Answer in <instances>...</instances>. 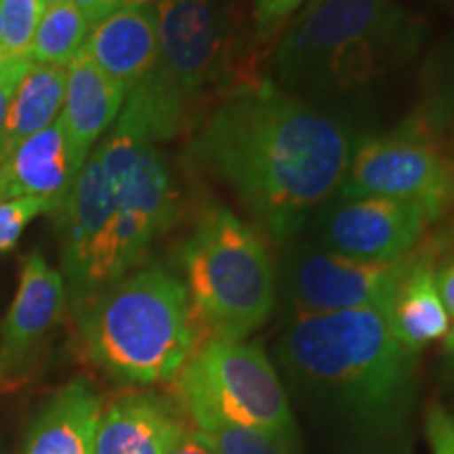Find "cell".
I'll list each match as a JSON object with an SVG mask.
<instances>
[{"label":"cell","instance_id":"obj_25","mask_svg":"<svg viewBox=\"0 0 454 454\" xmlns=\"http://www.w3.org/2000/svg\"><path fill=\"white\" fill-rule=\"evenodd\" d=\"M44 213H55V207L38 198L0 202V253L11 251L24 234L26 225Z\"/></svg>","mask_w":454,"mask_h":454},{"label":"cell","instance_id":"obj_20","mask_svg":"<svg viewBox=\"0 0 454 454\" xmlns=\"http://www.w3.org/2000/svg\"><path fill=\"white\" fill-rule=\"evenodd\" d=\"M66 76L67 67L32 61L9 106L3 141H0V162L17 145L51 127L59 118L66 99Z\"/></svg>","mask_w":454,"mask_h":454},{"label":"cell","instance_id":"obj_10","mask_svg":"<svg viewBox=\"0 0 454 454\" xmlns=\"http://www.w3.org/2000/svg\"><path fill=\"white\" fill-rule=\"evenodd\" d=\"M55 215L59 219L64 282L67 280L74 303H84L133 271L118 236L116 198L95 150Z\"/></svg>","mask_w":454,"mask_h":454},{"label":"cell","instance_id":"obj_32","mask_svg":"<svg viewBox=\"0 0 454 454\" xmlns=\"http://www.w3.org/2000/svg\"><path fill=\"white\" fill-rule=\"evenodd\" d=\"M444 348H446L448 354L454 357V320L450 322V328H448V333L444 337Z\"/></svg>","mask_w":454,"mask_h":454},{"label":"cell","instance_id":"obj_19","mask_svg":"<svg viewBox=\"0 0 454 454\" xmlns=\"http://www.w3.org/2000/svg\"><path fill=\"white\" fill-rule=\"evenodd\" d=\"M385 317L391 334L414 354L446 337L452 317L440 297L429 253L419 259L397 286Z\"/></svg>","mask_w":454,"mask_h":454},{"label":"cell","instance_id":"obj_26","mask_svg":"<svg viewBox=\"0 0 454 454\" xmlns=\"http://www.w3.org/2000/svg\"><path fill=\"white\" fill-rule=\"evenodd\" d=\"M32 59L30 57H20V59L0 61V141H3V129L7 121L9 106L13 101V95L20 89L21 81L30 70Z\"/></svg>","mask_w":454,"mask_h":454},{"label":"cell","instance_id":"obj_17","mask_svg":"<svg viewBox=\"0 0 454 454\" xmlns=\"http://www.w3.org/2000/svg\"><path fill=\"white\" fill-rule=\"evenodd\" d=\"M127 90L106 76L87 55L78 53L67 66L66 99L59 118L78 168L84 167L101 135L122 112Z\"/></svg>","mask_w":454,"mask_h":454},{"label":"cell","instance_id":"obj_22","mask_svg":"<svg viewBox=\"0 0 454 454\" xmlns=\"http://www.w3.org/2000/svg\"><path fill=\"white\" fill-rule=\"evenodd\" d=\"M184 417L217 454H294L293 442L271 431L227 421L211 412H192Z\"/></svg>","mask_w":454,"mask_h":454},{"label":"cell","instance_id":"obj_29","mask_svg":"<svg viewBox=\"0 0 454 454\" xmlns=\"http://www.w3.org/2000/svg\"><path fill=\"white\" fill-rule=\"evenodd\" d=\"M70 3L87 17L90 27H93L95 24H99L104 17L114 13L116 9H121L124 0H70Z\"/></svg>","mask_w":454,"mask_h":454},{"label":"cell","instance_id":"obj_16","mask_svg":"<svg viewBox=\"0 0 454 454\" xmlns=\"http://www.w3.org/2000/svg\"><path fill=\"white\" fill-rule=\"evenodd\" d=\"M184 412L154 391H129L104 404L95 454H168Z\"/></svg>","mask_w":454,"mask_h":454},{"label":"cell","instance_id":"obj_14","mask_svg":"<svg viewBox=\"0 0 454 454\" xmlns=\"http://www.w3.org/2000/svg\"><path fill=\"white\" fill-rule=\"evenodd\" d=\"M81 170L74 162L61 118H57L0 162V202L38 198L53 204L57 213Z\"/></svg>","mask_w":454,"mask_h":454},{"label":"cell","instance_id":"obj_7","mask_svg":"<svg viewBox=\"0 0 454 454\" xmlns=\"http://www.w3.org/2000/svg\"><path fill=\"white\" fill-rule=\"evenodd\" d=\"M170 383L184 414L211 412L294 442L297 429L286 389L257 343L202 339Z\"/></svg>","mask_w":454,"mask_h":454},{"label":"cell","instance_id":"obj_24","mask_svg":"<svg viewBox=\"0 0 454 454\" xmlns=\"http://www.w3.org/2000/svg\"><path fill=\"white\" fill-rule=\"evenodd\" d=\"M308 0H253L251 7V44L254 51H263L278 44L291 21L301 13Z\"/></svg>","mask_w":454,"mask_h":454},{"label":"cell","instance_id":"obj_30","mask_svg":"<svg viewBox=\"0 0 454 454\" xmlns=\"http://www.w3.org/2000/svg\"><path fill=\"white\" fill-rule=\"evenodd\" d=\"M435 284H438L440 297L444 301L446 311L454 320V261L444 265L440 271H435Z\"/></svg>","mask_w":454,"mask_h":454},{"label":"cell","instance_id":"obj_12","mask_svg":"<svg viewBox=\"0 0 454 454\" xmlns=\"http://www.w3.org/2000/svg\"><path fill=\"white\" fill-rule=\"evenodd\" d=\"M101 168L110 181L118 211L137 219L160 236L177 217V190L158 141L135 114L124 110L95 147Z\"/></svg>","mask_w":454,"mask_h":454},{"label":"cell","instance_id":"obj_31","mask_svg":"<svg viewBox=\"0 0 454 454\" xmlns=\"http://www.w3.org/2000/svg\"><path fill=\"white\" fill-rule=\"evenodd\" d=\"M168 3V0H124V4H139V7H160V4Z\"/></svg>","mask_w":454,"mask_h":454},{"label":"cell","instance_id":"obj_1","mask_svg":"<svg viewBox=\"0 0 454 454\" xmlns=\"http://www.w3.org/2000/svg\"><path fill=\"white\" fill-rule=\"evenodd\" d=\"M354 139L331 114L268 78L230 89L202 118L192 156L274 240H291L337 194Z\"/></svg>","mask_w":454,"mask_h":454},{"label":"cell","instance_id":"obj_6","mask_svg":"<svg viewBox=\"0 0 454 454\" xmlns=\"http://www.w3.org/2000/svg\"><path fill=\"white\" fill-rule=\"evenodd\" d=\"M192 308L208 337L247 340L276 303V271L257 231L227 207L198 217L181 247Z\"/></svg>","mask_w":454,"mask_h":454},{"label":"cell","instance_id":"obj_18","mask_svg":"<svg viewBox=\"0 0 454 454\" xmlns=\"http://www.w3.org/2000/svg\"><path fill=\"white\" fill-rule=\"evenodd\" d=\"M101 412L104 400L93 383L72 379L38 414L24 454H95Z\"/></svg>","mask_w":454,"mask_h":454},{"label":"cell","instance_id":"obj_13","mask_svg":"<svg viewBox=\"0 0 454 454\" xmlns=\"http://www.w3.org/2000/svg\"><path fill=\"white\" fill-rule=\"evenodd\" d=\"M66 311V282L43 253L34 251L21 268L20 288L0 325V364L20 368L41 348Z\"/></svg>","mask_w":454,"mask_h":454},{"label":"cell","instance_id":"obj_3","mask_svg":"<svg viewBox=\"0 0 454 454\" xmlns=\"http://www.w3.org/2000/svg\"><path fill=\"white\" fill-rule=\"evenodd\" d=\"M421 26L394 0H325L276 44V84L294 98H343L387 76L417 49Z\"/></svg>","mask_w":454,"mask_h":454},{"label":"cell","instance_id":"obj_23","mask_svg":"<svg viewBox=\"0 0 454 454\" xmlns=\"http://www.w3.org/2000/svg\"><path fill=\"white\" fill-rule=\"evenodd\" d=\"M49 0H0V61L30 57L38 21Z\"/></svg>","mask_w":454,"mask_h":454},{"label":"cell","instance_id":"obj_8","mask_svg":"<svg viewBox=\"0 0 454 454\" xmlns=\"http://www.w3.org/2000/svg\"><path fill=\"white\" fill-rule=\"evenodd\" d=\"M425 253L421 244L402 259L366 261L333 253L316 242L293 244L280 263L284 299L293 316L387 311L397 286Z\"/></svg>","mask_w":454,"mask_h":454},{"label":"cell","instance_id":"obj_5","mask_svg":"<svg viewBox=\"0 0 454 454\" xmlns=\"http://www.w3.org/2000/svg\"><path fill=\"white\" fill-rule=\"evenodd\" d=\"M236 59L242 57L225 0H168L158 7L156 64L129 90L122 107L158 144L173 139L198 107L257 78Z\"/></svg>","mask_w":454,"mask_h":454},{"label":"cell","instance_id":"obj_27","mask_svg":"<svg viewBox=\"0 0 454 454\" xmlns=\"http://www.w3.org/2000/svg\"><path fill=\"white\" fill-rule=\"evenodd\" d=\"M425 434L431 454H454V417L444 406H431Z\"/></svg>","mask_w":454,"mask_h":454},{"label":"cell","instance_id":"obj_2","mask_svg":"<svg viewBox=\"0 0 454 454\" xmlns=\"http://www.w3.org/2000/svg\"><path fill=\"white\" fill-rule=\"evenodd\" d=\"M417 357L381 309L293 316L278 360L305 402L366 438L397 434L417 394Z\"/></svg>","mask_w":454,"mask_h":454},{"label":"cell","instance_id":"obj_15","mask_svg":"<svg viewBox=\"0 0 454 454\" xmlns=\"http://www.w3.org/2000/svg\"><path fill=\"white\" fill-rule=\"evenodd\" d=\"M81 51L129 93L158 59V9L122 4L90 27Z\"/></svg>","mask_w":454,"mask_h":454},{"label":"cell","instance_id":"obj_4","mask_svg":"<svg viewBox=\"0 0 454 454\" xmlns=\"http://www.w3.org/2000/svg\"><path fill=\"white\" fill-rule=\"evenodd\" d=\"M93 366L124 385L170 383L202 340L185 284L162 268L130 271L78 305Z\"/></svg>","mask_w":454,"mask_h":454},{"label":"cell","instance_id":"obj_9","mask_svg":"<svg viewBox=\"0 0 454 454\" xmlns=\"http://www.w3.org/2000/svg\"><path fill=\"white\" fill-rule=\"evenodd\" d=\"M383 196L423 204L435 219L454 204V160L423 129L354 141L337 194Z\"/></svg>","mask_w":454,"mask_h":454},{"label":"cell","instance_id":"obj_21","mask_svg":"<svg viewBox=\"0 0 454 454\" xmlns=\"http://www.w3.org/2000/svg\"><path fill=\"white\" fill-rule=\"evenodd\" d=\"M90 24L70 0H49L30 47L34 64L67 67L81 53Z\"/></svg>","mask_w":454,"mask_h":454},{"label":"cell","instance_id":"obj_28","mask_svg":"<svg viewBox=\"0 0 454 454\" xmlns=\"http://www.w3.org/2000/svg\"><path fill=\"white\" fill-rule=\"evenodd\" d=\"M168 454H217V452H215L213 446L204 440L200 431L194 429L185 421L184 427L179 429L173 446H170Z\"/></svg>","mask_w":454,"mask_h":454},{"label":"cell","instance_id":"obj_11","mask_svg":"<svg viewBox=\"0 0 454 454\" xmlns=\"http://www.w3.org/2000/svg\"><path fill=\"white\" fill-rule=\"evenodd\" d=\"M435 217L423 204L383 196H333L314 213L316 244L366 261H395L421 247Z\"/></svg>","mask_w":454,"mask_h":454},{"label":"cell","instance_id":"obj_33","mask_svg":"<svg viewBox=\"0 0 454 454\" xmlns=\"http://www.w3.org/2000/svg\"><path fill=\"white\" fill-rule=\"evenodd\" d=\"M322 3H325V0H308V3H305V7L301 9V13H309L311 9H316L317 4H322ZM301 13H299V15H301Z\"/></svg>","mask_w":454,"mask_h":454}]
</instances>
